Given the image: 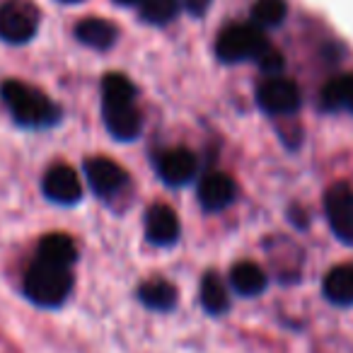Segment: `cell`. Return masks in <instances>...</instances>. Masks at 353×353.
Returning a JSON list of instances; mask_svg holds the SVG:
<instances>
[{
  "mask_svg": "<svg viewBox=\"0 0 353 353\" xmlns=\"http://www.w3.org/2000/svg\"><path fill=\"white\" fill-rule=\"evenodd\" d=\"M0 99L10 112L12 121L25 131H49L59 126L63 119V109L41 90L22 83V80H3Z\"/></svg>",
  "mask_w": 353,
  "mask_h": 353,
  "instance_id": "1",
  "label": "cell"
},
{
  "mask_svg": "<svg viewBox=\"0 0 353 353\" xmlns=\"http://www.w3.org/2000/svg\"><path fill=\"white\" fill-rule=\"evenodd\" d=\"M102 119L109 136L117 141H136L141 136L143 117L136 104V88L123 73L102 78Z\"/></svg>",
  "mask_w": 353,
  "mask_h": 353,
  "instance_id": "2",
  "label": "cell"
},
{
  "mask_svg": "<svg viewBox=\"0 0 353 353\" xmlns=\"http://www.w3.org/2000/svg\"><path fill=\"white\" fill-rule=\"evenodd\" d=\"M73 283V269L34 259L22 281V293L37 307L56 310L70 298Z\"/></svg>",
  "mask_w": 353,
  "mask_h": 353,
  "instance_id": "3",
  "label": "cell"
},
{
  "mask_svg": "<svg viewBox=\"0 0 353 353\" xmlns=\"http://www.w3.org/2000/svg\"><path fill=\"white\" fill-rule=\"evenodd\" d=\"M41 12L32 0H3L0 3V41L25 46L37 37Z\"/></svg>",
  "mask_w": 353,
  "mask_h": 353,
  "instance_id": "4",
  "label": "cell"
},
{
  "mask_svg": "<svg viewBox=\"0 0 353 353\" xmlns=\"http://www.w3.org/2000/svg\"><path fill=\"white\" fill-rule=\"evenodd\" d=\"M271 41L254 25H230L218 34L216 56L221 63H242L256 61Z\"/></svg>",
  "mask_w": 353,
  "mask_h": 353,
  "instance_id": "5",
  "label": "cell"
},
{
  "mask_svg": "<svg viewBox=\"0 0 353 353\" xmlns=\"http://www.w3.org/2000/svg\"><path fill=\"white\" fill-rule=\"evenodd\" d=\"M324 216L334 237L353 247V189L339 182L324 194Z\"/></svg>",
  "mask_w": 353,
  "mask_h": 353,
  "instance_id": "6",
  "label": "cell"
},
{
  "mask_svg": "<svg viewBox=\"0 0 353 353\" xmlns=\"http://www.w3.org/2000/svg\"><path fill=\"white\" fill-rule=\"evenodd\" d=\"M41 194L56 206L70 208L83 201V182L70 165H51L41 176Z\"/></svg>",
  "mask_w": 353,
  "mask_h": 353,
  "instance_id": "7",
  "label": "cell"
},
{
  "mask_svg": "<svg viewBox=\"0 0 353 353\" xmlns=\"http://www.w3.org/2000/svg\"><path fill=\"white\" fill-rule=\"evenodd\" d=\"M256 104L271 117H288V114H295L300 109L303 94H300V88L293 80L276 75V78H269L259 85Z\"/></svg>",
  "mask_w": 353,
  "mask_h": 353,
  "instance_id": "8",
  "label": "cell"
},
{
  "mask_svg": "<svg viewBox=\"0 0 353 353\" xmlns=\"http://www.w3.org/2000/svg\"><path fill=\"white\" fill-rule=\"evenodd\" d=\"M88 187L94 196L99 199H112L126 187L128 174L121 165H117L109 157H88L83 165Z\"/></svg>",
  "mask_w": 353,
  "mask_h": 353,
  "instance_id": "9",
  "label": "cell"
},
{
  "mask_svg": "<svg viewBox=\"0 0 353 353\" xmlns=\"http://www.w3.org/2000/svg\"><path fill=\"white\" fill-rule=\"evenodd\" d=\"M199 172V160L187 148H170L157 157V176L170 187H184Z\"/></svg>",
  "mask_w": 353,
  "mask_h": 353,
  "instance_id": "10",
  "label": "cell"
},
{
  "mask_svg": "<svg viewBox=\"0 0 353 353\" xmlns=\"http://www.w3.org/2000/svg\"><path fill=\"white\" fill-rule=\"evenodd\" d=\"M235 199H237V184L225 172H211L199 184V203L208 213L225 211L230 203H235Z\"/></svg>",
  "mask_w": 353,
  "mask_h": 353,
  "instance_id": "11",
  "label": "cell"
},
{
  "mask_svg": "<svg viewBox=\"0 0 353 353\" xmlns=\"http://www.w3.org/2000/svg\"><path fill=\"white\" fill-rule=\"evenodd\" d=\"M182 235V225H179V218L165 203H155V206L148 208L145 213V237L150 245L155 247H172L179 242Z\"/></svg>",
  "mask_w": 353,
  "mask_h": 353,
  "instance_id": "12",
  "label": "cell"
},
{
  "mask_svg": "<svg viewBox=\"0 0 353 353\" xmlns=\"http://www.w3.org/2000/svg\"><path fill=\"white\" fill-rule=\"evenodd\" d=\"M75 39L94 51H109L119 39L117 25L102 17H85L75 25Z\"/></svg>",
  "mask_w": 353,
  "mask_h": 353,
  "instance_id": "13",
  "label": "cell"
},
{
  "mask_svg": "<svg viewBox=\"0 0 353 353\" xmlns=\"http://www.w3.org/2000/svg\"><path fill=\"white\" fill-rule=\"evenodd\" d=\"M34 259L73 269V264L78 261V247H75L73 237L65 235V232H51V235H44L39 240Z\"/></svg>",
  "mask_w": 353,
  "mask_h": 353,
  "instance_id": "14",
  "label": "cell"
},
{
  "mask_svg": "<svg viewBox=\"0 0 353 353\" xmlns=\"http://www.w3.org/2000/svg\"><path fill=\"white\" fill-rule=\"evenodd\" d=\"M322 293L336 307L353 305V264H339L324 276Z\"/></svg>",
  "mask_w": 353,
  "mask_h": 353,
  "instance_id": "15",
  "label": "cell"
},
{
  "mask_svg": "<svg viewBox=\"0 0 353 353\" xmlns=\"http://www.w3.org/2000/svg\"><path fill=\"white\" fill-rule=\"evenodd\" d=\"M266 283H269V279H266L264 269L254 261H240L230 269V285L242 298L261 295L266 290Z\"/></svg>",
  "mask_w": 353,
  "mask_h": 353,
  "instance_id": "16",
  "label": "cell"
},
{
  "mask_svg": "<svg viewBox=\"0 0 353 353\" xmlns=\"http://www.w3.org/2000/svg\"><path fill=\"white\" fill-rule=\"evenodd\" d=\"M138 300H141L148 310L170 312L176 305V288L165 279H150V281H145V283H141V288H138Z\"/></svg>",
  "mask_w": 353,
  "mask_h": 353,
  "instance_id": "17",
  "label": "cell"
},
{
  "mask_svg": "<svg viewBox=\"0 0 353 353\" xmlns=\"http://www.w3.org/2000/svg\"><path fill=\"white\" fill-rule=\"evenodd\" d=\"M322 107L327 112H348L353 114V73L339 75L329 80L322 90Z\"/></svg>",
  "mask_w": 353,
  "mask_h": 353,
  "instance_id": "18",
  "label": "cell"
},
{
  "mask_svg": "<svg viewBox=\"0 0 353 353\" xmlns=\"http://www.w3.org/2000/svg\"><path fill=\"white\" fill-rule=\"evenodd\" d=\"M201 305L208 314H225L230 310V298H228V288L221 281V276L208 271L201 279Z\"/></svg>",
  "mask_w": 353,
  "mask_h": 353,
  "instance_id": "19",
  "label": "cell"
},
{
  "mask_svg": "<svg viewBox=\"0 0 353 353\" xmlns=\"http://www.w3.org/2000/svg\"><path fill=\"white\" fill-rule=\"evenodd\" d=\"M285 15H288V6L285 0H256L252 6V25L259 27L261 32L264 30H274V27L283 25Z\"/></svg>",
  "mask_w": 353,
  "mask_h": 353,
  "instance_id": "20",
  "label": "cell"
},
{
  "mask_svg": "<svg viewBox=\"0 0 353 353\" xmlns=\"http://www.w3.org/2000/svg\"><path fill=\"white\" fill-rule=\"evenodd\" d=\"M182 3L179 0H143L141 3V20L148 25H170L176 15H179Z\"/></svg>",
  "mask_w": 353,
  "mask_h": 353,
  "instance_id": "21",
  "label": "cell"
},
{
  "mask_svg": "<svg viewBox=\"0 0 353 353\" xmlns=\"http://www.w3.org/2000/svg\"><path fill=\"white\" fill-rule=\"evenodd\" d=\"M256 65H259L261 70H264L266 75H271V78H276V75H281V70H283V54H281L279 49H276L274 44H269L264 51L259 54V59L254 61Z\"/></svg>",
  "mask_w": 353,
  "mask_h": 353,
  "instance_id": "22",
  "label": "cell"
},
{
  "mask_svg": "<svg viewBox=\"0 0 353 353\" xmlns=\"http://www.w3.org/2000/svg\"><path fill=\"white\" fill-rule=\"evenodd\" d=\"M182 3L187 8V12H192L194 17H203L208 8H211V0H182Z\"/></svg>",
  "mask_w": 353,
  "mask_h": 353,
  "instance_id": "23",
  "label": "cell"
},
{
  "mask_svg": "<svg viewBox=\"0 0 353 353\" xmlns=\"http://www.w3.org/2000/svg\"><path fill=\"white\" fill-rule=\"evenodd\" d=\"M117 6H126V8H131V6H141L143 0H114Z\"/></svg>",
  "mask_w": 353,
  "mask_h": 353,
  "instance_id": "24",
  "label": "cell"
},
{
  "mask_svg": "<svg viewBox=\"0 0 353 353\" xmlns=\"http://www.w3.org/2000/svg\"><path fill=\"white\" fill-rule=\"evenodd\" d=\"M59 3H65V6H75V3H83V0H59Z\"/></svg>",
  "mask_w": 353,
  "mask_h": 353,
  "instance_id": "25",
  "label": "cell"
}]
</instances>
